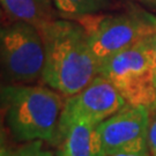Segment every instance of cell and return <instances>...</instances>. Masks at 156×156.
I'll return each instance as SVG.
<instances>
[{
	"instance_id": "cell-1",
	"label": "cell",
	"mask_w": 156,
	"mask_h": 156,
	"mask_svg": "<svg viewBox=\"0 0 156 156\" xmlns=\"http://www.w3.org/2000/svg\"><path fill=\"white\" fill-rule=\"evenodd\" d=\"M41 33L45 46L43 82L65 97L78 94L93 81L100 68L87 29L57 19L44 26Z\"/></svg>"
},
{
	"instance_id": "cell-2",
	"label": "cell",
	"mask_w": 156,
	"mask_h": 156,
	"mask_svg": "<svg viewBox=\"0 0 156 156\" xmlns=\"http://www.w3.org/2000/svg\"><path fill=\"white\" fill-rule=\"evenodd\" d=\"M64 95L44 86L12 83L1 87V111L17 142L35 140L57 144Z\"/></svg>"
},
{
	"instance_id": "cell-3",
	"label": "cell",
	"mask_w": 156,
	"mask_h": 156,
	"mask_svg": "<svg viewBox=\"0 0 156 156\" xmlns=\"http://www.w3.org/2000/svg\"><path fill=\"white\" fill-rule=\"evenodd\" d=\"M98 74L116 87L126 103L156 108L153 36L101 62Z\"/></svg>"
},
{
	"instance_id": "cell-4",
	"label": "cell",
	"mask_w": 156,
	"mask_h": 156,
	"mask_svg": "<svg viewBox=\"0 0 156 156\" xmlns=\"http://www.w3.org/2000/svg\"><path fill=\"white\" fill-rule=\"evenodd\" d=\"M1 66L12 83L28 84L42 78L45 46L42 33L33 24L22 21L2 27L0 30Z\"/></svg>"
},
{
	"instance_id": "cell-5",
	"label": "cell",
	"mask_w": 156,
	"mask_h": 156,
	"mask_svg": "<svg viewBox=\"0 0 156 156\" xmlns=\"http://www.w3.org/2000/svg\"><path fill=\"white\" fill-rule=\"evenodd\" d=\"M98 64L156 33V16L144 11L106 15L87 29Z\"/></svg>"
},
{
	"instance_id": "cell-6",
	"label": "cell",
	"mask_w": 156,
	"mask_h": 156,
	"mask_svg": "<svg viewBox=\"0 0 156 156\" xmlns=\"http://www.w3.org/2000/svg\"><path fill=\"white\" fill-rule=\"evenodd\" d=\"M151 109L126 103L111 117L98 125L106 156L117 153L148 151Z\"/></svg>"
},
{
	"instance_id": "cell-7",
	"label": "cell",
	"mask_w": 156,
	"mask_h": 156,
	"mask_svg": "<svg viewBox=\"0 0 156 156\" xmlns=\"http://www.w3.org/2000/svg\"><path fill=\"white\" fill-rule=\"evenodd\" d=\"M126 104V101L106 78L97 74L78 94L67 97L64 115L89 119L100 125Z\"/></svg>"
},
{
	"instance_id": "cell-8",
	"label": "cell",
	"mask_w": 156,
	"mask_h": 156,
	"mask_svg": "<svg viewBox=\"0 0 156 156\" xmlns=\"http://www.w3.org/2000/svg\"><path fill=\"white\" fill-rule=\"evenodd\" d=\"M58 156H106L98 124L62 113L58 128Z\"/></svg>"
},
{
	"instance_id": "cell-9",
	"label": "cell",
	"mask_w": 156,
	"mask_h": 156,
	"mask_svg": "<svg viewBox=\"0 0 156 156\" xmlns=\"http://www.w3.org/2000/svg\"><path fill=\"white\" fill-rule=\"evenodd\" d=\"M7 16L13 21L33 24L39 30L57 20V9L52 0H0Z\"/></svg>"
},
{
	"instance_id": "cell-10",
	"label": "cell",
	"mask_w": 156,
	"mask_h": 156,
	"mask_svg": "<svg viewBox=\"0 0 156 156\" xmlns=\"http://www.w3.org/2000/svg\"><path fill=\"white\" fill-rule=\"evenodd\" d=\"M52 2L62 16L83 17L108 8L111 0H52Z\"/></svg>"
},
{
	"instance_id": "cell-11",
	"label": "cell",
	"mask_w": 156,
	"mask_h": 156,
	"mask_svg": "<svg viewBox=\"0 0 156 156\" xmlns=\"http://www.w3.org/2000/svg\"><path fill=\"white\" fill-rule=\"evenodd\" d=\"M0 156H55L51 151H45L43 148L42 140H35L30 142H26L17 148L8 149L1 147Z\"/></svg>"
},
{
	"instance_id": "cell-12",
	"label": "cell",
	"mask_w": 156,
	"mask_h": 156,
	"mask_svg": "<svg viewBox=\"0 0 156 156\" xmlns=\"http://www.w3.org/2000/svg\"><path fill=\"white\" fill-rule=\"evenodd\" d=\"M148 148L151 156H156V108L151 110L149 132H148Z\"/></svg>"
},
{
	"instance_id": "cell-13",
	"label": "cell",
	"mask_w": 156,
	"mask_h": 156,
	"mask_svg": "<svg viewBox=\"0 0 156 156\" xmlns=\"http://www.w3.org/2000/svg\"><path fill=\"white\" fill-rule=\"evenodd\" d=\"M111 156H151L149 149L148 151H136V153H117Z\"/></svg>"
},
{
	"instance_id": "cell-14",
	"label": "cell",
	"mask_w": 156,
	"mask_h": 156,
	"mask_svg": "<svg viewBox=\"0 0 156 156\" xmlns=\"http://www.w3.org/2000/svg\"><path fill=\"white\" fill-rule=\"evenodd\" d=\"M153 50H154V67H155V79H156V33L153 35Z\"/></svg>"
},
{
	"instance_id": "cell-15",
	"label": "cell",
	"mask_w": 156,
	"mask_h": 156,
	"mask_svg": "<svg viewBox=\"0 0 156 156\" xmlns=\"http://www.w3.org/2000/svg\"><path fill=\"white\" fill-rule=\"evenodd\" d=\"M139 1H142V2H145V4H148V5L156 6V0H139Z\"/></svg>"
}]
</instances>
